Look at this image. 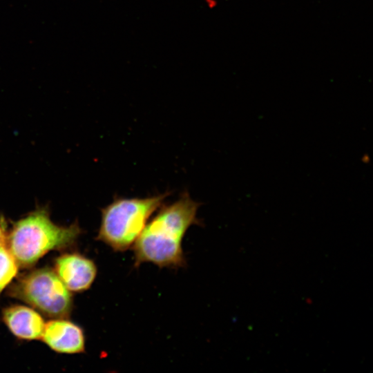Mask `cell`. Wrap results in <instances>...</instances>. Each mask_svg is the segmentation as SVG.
<instances>
[{
  "label": "cell",
  "mask_w": 373,
  "mask_h": 373,
  "mask_svg": "<svg viewBox=\"0 0 373 373\" xmlns=\"http://www.w3.org/2000/svg\"><path fill=\"white\" fill-rule=\"evenodd\" d=\"M81 233L77 223L58 225L46 208H38L13 224L6 244L19 267L29 268L48 252L74 245Z\"/></svg>",
  "instance_id": "obj_2"
},
{
  "label": "cell",
  "mask_w": 373,
  "mask_h": 373,
  "mask_svg": "<svg viewBox=\"0 0 373 373\" xmlns=\"http://www.w3.org/2000/svg\"><path fill=\"white\" fill-rule=\"evenodd\" d=\"M6 233L2 224L0 223V245L6 242Z\"/></svg>",
  "instance_id": "obj_10"
},
{
  "label": "cell",
  "mask_w": 373,
  "mask_h": 373,
  "mask_svg": "<svg viewBox=\"0 0 373 373\" xmlns=\"http://www.w3.org/2000/svg\"><path fill=\"white\" fill-rule=\"evenodd\" d=\"M55 271L70 291L88 289L97 276V269L90 258L78 253H66L55 261Z\"/></svg>",
  "instance_id": "obj_5"
},
{
  "label": "cell",
  "mask_w": 373,
  "mask_h": 373,
  "mask_svg": "<svg viewBox=\"0 0 373 373\" xmlns=\"http://www.w3.org/2000/svg\"><path fill=\"white\" fill-rule=\"evenodd\" d=\"M169 193L146 198L114 197L102 209L101 223L96 239L114 251H125L132 247L151 216Z\"/></svg>",
  "instance_id": "obj_3"
},
{
  "label": "cell",
  "mask_w": 373,
  "mask_h": 373,
  "mask_svg": "<svg viewBox=\"0 0 373 373\" xmlns=\"http://www.w3.org/2000/svg\"><path fill=\"white\" fill-rule=\"evenodd\" d=\"M7 294L54 318H67L73 309L70 291L49 267L21 275L10 286Z\"/></svg>",
  "instance_id": "obj_4"
},
{
  "label": "cell",
  "mask_w": 373,
  "mask_h": 373,
  "mask_svg": "<svg viewBox=\"0 0 373 373\" xmlns=\"http://www.w3.org/2000/svg\"><path fill=\"white\" fill-rule=\"evenodd\" d=\"M202 2L209 9H213L218 6L217 0H202Z\"/></svg>",
  "instance_id": "obj_9"
},
{
  "label": "cell",
  "mask_w": 373,
  "mask_h": 373,
  "mask_svg": "<svg viewBox=\"0 0 373 373\" xmlns=\"http://www.w3.org/2000/svg\"><path fill=\"white\" fill-rule=\"evenodd\" d=\"M2 320L10 332L17 338L26 341L41 339L45 323L34 309L12 305L2 311Z\"/></svg>",
  "instance_id": "obj_7"
},
{
  "label": "cell",
  "mask_w": 373,
  "mask_h": 373,
  "mask_svg": "<svg viewBox=\"0 0 373 373\" xmlns=\"http://www.w3.org/2000/svg\"><path fill=\"white\" fill-rule=\"evenodd\" d=\"M41 339L58 353L78 354L85 350L84 330L64 318H54L45 323Z\"/></svg>",
  "instance_id": "obj_6"
},
{
  "label": "cell",
  "mask_w": 373,
  "mask_h": 373,
  "mask_svg": "<svg viewBox=\"0 0 373 373\" xmlns=\"http://www.w3.org/2000/svg\"><path fill=\"white\" fill-rule=\"evenodd\" d=\"M19 265L6 246L0 245V295L18 272Z\"/></svg>",
  "instance_id": "obj_8"
},
{
  "label": "cell",
  "mask_w": 373,
  "mask_h": 373,
  "mask_svg": "<svg viewBox=\"0 0 373 373\" xmlns=\"http://www.w3.org/2000/svg\"><path fill=\"white\" fill-rule=\"evenodd\" d=\"M200 205L186 191L173 203L162 204L133 245L135 267L151 262L160 268L184 267L182 240L189 227L200 223Z\"/></svg>",
  "instance_id": "obj_1"
}]
</instances>
